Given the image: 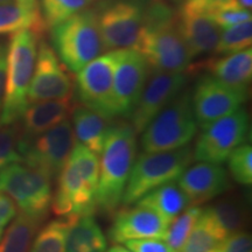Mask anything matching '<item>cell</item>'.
<instances>
[{
    "mask_svg": "<svg viewBox=\"0 0 252 252\" xmlns=\"http://www.w3.org/2000/svg\"><path fill=\"white\" fill-rule=\"evenodd\" d=\"M75 143L72 125L69 119H65L28 143L18 145V151L21 162L53 180L67 163Z\"/></svg>",
    "mask_w": 252,
    "mask_h": 252,
    "instance_id": "cell-10",
    "label": "cell"
},
{
    "mask_svg": "<svg viewBox=\"0 0 252 252\" xmlns=\"http://www.w3.org/2000/svg\"><path fill=\"white\" fill-rule=\"evenodd\" d=\"M43 220L18 212L0 238V252H31L32 244Z\"/></svg>",
    "mask_w": 252,
    "mask_h": 252,
    "instance_id": "cell-25",
    "label": "cell"
},
{
    "mask_svg": "<svg viewBox=\"0 0 252 252\" xmlns=\"http://www.w3.org/2000/svg\"><path fill=\"white\" fill-rule=\"evenodd\" d=\"M70 217H60L36 232L31 252H67L65 241Z\"/></svg>",
    "mask_w": 252,
    "mask_h": 252,
    "instance_id": "cell-29",
    "label": "cell"
},
{
    "mask_svg": "<svg viewBox=\"0 0 252 252\" xmlns=\"http://www.w3.org/2000/svg\"><path fill=\"white\" fill-rule=\"evenodd\" d=\"M249 135V116L244 108H239L202 128L193 150L194 159L223 163L237 147L247 143Z\"/></svg>",
    "mask_w": 252,
    "mask_h": 252,
    "instance_id": "cell-11",
    "label": "cell"
},
{
    "mask_svg": "<svg viewBox=\"0 0 252 252\" xmlns=\"http://www.w3.org/2000/svg\"><path fill=\"white\" fill-rule=\"evenodd\" d=\"M226 237L209 210L203 209L180 252H210Z\"/></svg>",
    "mask_w": 252,
    "mask_h": 252,
    "instance_id": "cell-26",
    "label": "cell"
},
{
    "mask_svg": "<svg viewBox=\"0 0 252 252\" xmlns=\"http://www.w3.org/2000/svg\"><path fill=\"white\" fill-rule=\"evenodd\" d=\"M176 19L179 31L191 58L215 52L222 30L214 21L209 12L184 0L176 13Z\"/></svg>",
    "mask_w": 252,
    "mask_h": 252,
    "instance_id": "cell-17",
    "label": "cell"
},
{
    "mask_svg": "<svg viewBox=\"0 0 252 252\" xmlns=\"http://www.w3.org/2000/svg\"><path fill=\"white\" fill-rule=\"evenodd\" d=\"M15 2L19 6H21L27 12L32 14L41 15L40 7H39V0H15Z\"/></svg>",
    "mask_w": 252,
    "mask_h": 252,
    "instance_id": "cell-41",
    "label": "cell"
},
{
    "mask_svg": "<svg viewBox=\"0 0 252 252\" xmlns=\"http://www.w3.org/2000/svg\"><path fill=\"white\" fill-rule=\"evenodd\" d=\"M133 49L144 56L153 71L185 72L193 60L179 31L176 14L165 0L147 2Z\"/></svg>",
    "mask_w": 252,
    "mask_h": 252,
    "instance_id": "cell-1",
    "label": "cell"
},
{
    "mask_svg": "<svg viewBox=\"0 0 252 252\" xmlns=\"http://www.w3.org/2000/svg\"><path fill=\"white\" fill-rule=\"evenodd\" d=\"M210 252H252L251 236L244 230L236 232L223 239Z\"/></svg>",
    "mask_w": 252,
    "mask_h": 252,
    "instance_id": "cell-36",
    "label": "cell"
},
{
    "mask_svg": "<svg viewBox=\"0 0 252 252\" xmlns=\"http://www.w3.org/2000/svg\"><path fill=\"white\" fill-rule=\"evenodd\" d=\"M7 50L8 45L0 42V110H1L2 99H4L6 72H7Z\"/></svg>",
    "mask_w": 252,
    "mask_h": 252,
    "instance_id": "cell-39",
    "label": "cell"
},
{
    "mask_svg": "<svg viewBox=\"0 0 252 252\" xmlns=\"http://www.w3.org/2000/svg\"><path fill=\"white\" fill-rule=\"evenodd\" d=\"M210 75L225 86L248 93L252 77L251 47L234 54L223 55L207 63Z\"/></svg>",
    "mask_w": 252,
    "mask_h": 252,
    "instance_id": "cell-21",
    "label": "cell"
},
{
    "mask_svg": "<svg viewBox=\"0 0 252 252\" xmlns=\"http://www.w3.org/2000/svg\"><path fill=\"white\" fill-rule=\"evenodd\" d=\"M207 209L226 236L243 231L247 225V209L238 198L224 197Z\"/></svg>",
    "mask_w": 252,
    "mask_h": 252,
    "instance_id": "cell-27",
    "label": "cell"
},
{
    "mask_svg": "<svg viewBox=\"0 0 252 252\" xmlns=\"http://www.w3.org/2000/svg\"><path fill=\"white\" fill-rule=\"evenodd\" d=\"M191 94H178L141 132L144 152L171 151L187 146L197 133Z\"/></svg>",
    "mask_w": 252,
    "mask_h": 252,
    "instance_id": "cell-7",
    "label": "cell"
},
{
    "mask_svg": "<svg viewBox=\"0 0 252 252\" xmlns=\"http://www.w3.org/2000/svg\"><path fill=\"white\" fill-rule=\"evenodd\" d=\"M50 31L53 49L68 70L80 71L105 53L96 9H84Z\"/></svg>",
    "mask_w": 252,
    "mask_h": 252,
    "instance_id": "cell-5",
    "label": "cell"
},
{
    "mask_svg": "<svg viewBox=\"0 0 252 252\" xmlns=\"http://www.w3.org/2000/svg\"><path fill=\"white\" fill-rule=\"evenodd\" d=\"M231 2L239 8L249 9V11H251L252 0H231Z\"/></svg>",
    "mask_w": 252,
    "mask_h": 252,
    "instance_id": "cell-42",
    "label": "cell"
},
{
    "mask_svg": "<svg viewBox=\"0 0 252 252\" xmlns=\"http://www.w3.org/2000/svg\"><path fill=\"white\" fill-rule=\"evenodd\" d=\"M191 1H194V4H196L198 7L206 9L207 12L212 13L213 11H215L220 6L229 4L231 0H191Z\"/></svg>",
    "mask_w": 252,
    "mask_h": 252,
    "instance_id": "cell-40",
    "label": "cell"
},
{
    "mask_svg": "<svg viewBox=\"0 0 252 252\" xmlns=\"http://www.w3.org/2000/svg\"><path fill=\"white\" fill-rule=\"evenodd\" d=\"M106 252H133L131 251L130 249H127L126 247H122V245H113L111 249H109Z\"/></svg>",
    "mask_w": 252,
    "mask_h": 252,
    "instance_id": "cell-43",
    "label": "cell"
},
{
    "mask_svg": "<svg viewBox=\"0 0 252 252\" xmlns=\"http://www.w3.org/2000/svg\"><path fill=\"white\" fill-rule=\"evenodd\" d=\"M72 81L67 67L45 41L37 45L35 68L32 77L28 104L49 99L71 98Z\"/></svg>",
    "mask_w": 252,
    "mask_h": 252,
    "instance_id": "cell-14",
    "label": "cell"
},
{
    "mask_svg": "<svg viewBox=\"0 0 252 252\" xmlns=\"http://www.w3.org/2000/svg\"><path fill=\"white\" fill-rule=\"evenodd\" d=\"M186 83L187 75L185 72L150 71L140 98L130 117L135 134L145 130L158 113L181 93Z\"/></svg>",
    "mask_w": 252,
    "mask_h": 252,
    "instance_id": "cell-16",
    "label": "cell"
},
{
    "mask_svg": "<svg viewBox=\"0 0 252 252\" xmlns=\"http://www.w3.org/2000/svg\"><path fill=\"white\" fill-rule=\"evenodd\" d=\"M45 28L41 15L32 14L15 1L0 5V35L14 34L23 30L41 33Z\"/></svg>",
    "mask_w": 252,
    "mask_h": 252,
    "instance_id": "cell-28",
    "label": "cell"
},
{
    "mask_svg": "<svg viewBox=\"0 0 252 252\" xmlns=\"http://www.w3.org/2000/svg\"><path fill=\"white\" fill-rule=\"evenodd\" d=\"M176 184L188 198L189 206H200L226 191L230 187L228 173L220 163L198 161L189 165Z\"/></svg>",
    "mask_w": 252,
    "mask_h": 252,
    "instance_id": "cell-18",
    "label": "cell"
},
{
    "mask_svg": "<svg viewBox=\"0 0 252 252\" xmlns=\"http://www.w3.org/2000/svg\"><path fill=\"white\" fill-rule=\"evenodd\" d=\"M67 252H106L108 242L94 214L69 216Z\"/></svg>",
    "mask_w": 252,
    "mask_h": 252,
    "instance_id": "cell-23",
    "label": "cell"
},
{
    "mask_svg": "<svg viewBox=\"0 0 252 252\" xmlns=\"http://www.w3.org/2000/svg\"><path fill=\"white\" fill-rule=\"evenodd\" d=\"M12 1H15V0H0V5L7 4V2H12Z\"/></svg>",
    "mask_w": 252,
    "mask_h": 252,
    "instance_id": "cell-44",
    "label": "cell"
},
{
    "mask_svg": "<svg viewBox=\"0 0 252 252\" xmlns=\"http://www.w3.org/2000/svg\"><path fill=\"white\" fill-rule=\"evenodd\" d=\"M248 93L232 89L212 75L201 77L191 94V104L197 126L207 127L217 119L242 108Z\"/></svg>",
    "mask_w": 252,
    "mask_h": 252,
    "instance_id": "cell-15",
    "label": "cell"
},
{
    "mask_svg": "<svg viewBox=\"0 0 252 252\" xmlns=\"http://www.w3.org/2000/svg\"><path fill=\"white\" fill-rule=\"evenodd\" d=\"M71 110V98L49 99L28 104L19 121L18 145L28 143L68 119Z\"/></svg>",
    "mask_w": 252,
    "mask_h": 252,
    "instance_id": "cell-20",
    "label": "cell"
},
{
    "mask_svg": "<svg viewBox=\"0 0 252 252\" xmlns=\"http://www.w3.org/2000/svg\"><path fill=\"white\" fill-rule=\"evenodd\" d=\"M147 2L146 0H109L96 9L105 52L134 48Z\"/></svg>",
    "mask_w": 252,
    "mask_h": 252,
    "instance_id": "cell-9",
    "label": "cell"
},
{
    "mask_svg": "<svg viewBox=\"0 0 252 252\" xmlns=\"http://www.w3.org/2000/svg\"><path fill=\"white\" fill-rule=\"evenodd\" d=\"M39 33L23 30L12 35L7 50V72L0 126L18 124L28 106V91L35 68Z\"/></svg>",
    "mask_w": 252,
    "mask_h": 252,
    "instance_id": "cell-4",
    "label": "cell"
},
{
    "mask_svg": "<svg viewBox=\"0 0 252 252\" xmlns=\"http://www.w3.org/2000/svg\"><path fill=\"white\" fill-rule=\"evenodd\" d=\"M124 245L133 252H174L163 239L158 238L132 239Z\"/></svg>",
    "mask_w": 252,
    "mask_h": 252,
    "instance_id": "cell-37",
    "label": "cell"
},
{
    "mask_svg": "<svg viewBox=\"0 0 252 252\" xmlns=\"http://www.w3.org/2000/svg\"><path fill=\"white\" fill-rule=\"evenodd\" d=\"M71 117L76 143L82 144L96 156H99L108 135L110 119L82 104L71 110Z\"/></svg>",
    "mask_w": 252,
    "mask_h": 252,
    "instance_id": "cell-22",
    "label": "cell"
},
{
    "mask_svg": "<svg viewBox=\"0 0 252 252\" xmlns=\"http://www.w3.org/2000/svg\"><path fill=\"white\" fill-rule=\"evenodd\" d=\"M135 132L130 124L110 125L98 160L96 208L106 215L116 213L135 160Z\"/></svg>",
    "mask_w": 252,
    "mask_h": 252,
    "instance_id": "cell-2",
    "label": "cell"
},
{
    "mask_svg": "<svg viewBox=\"0 0 252 252\" xmlns=\"http://www.w3.org/2000/svg\"><path fill=\"white\" fill-rule=\"evenodd\" d=\"M194 160L189 145L180 149L160 152H144L134 160L126 184L123 206H131L160 186L176 181Z\"/></svg>",
    "mask_w": 252,
    "mask_h": 252,
    "instance_id": "cell-6",
    "label": "cell"
},
{
    "mask_svg": "<svg viewBox=\"0 0 252 252\" xmlns=\"http://www.w3.org/2000/svg\"><path fill=\"white\" fill-rule=\"evenodd\" d=\"M17 214L18 208L12 198L0 191V238Z\"/></svg>",
    "mask_w": 252,
    "mask_h": 252,
    "instance_id": "cell-38",
    "label": "cell"
},
{
    "mask_svg": "<svg viewBox=\"0 0 252 252\" xmlns=\"http://www.w3.org/2000/svg\"><path fill=\"white\" fill-rule=\"evenodd\" d=\"M0 191L12 198L19 212L45 220L52 207V180L18 161L0 171Z\"/></svg>",
    "mask_w": 252,
    "mask_h": 252,
    "instance_id": "cell-8",
    "label": "cell"
},
{
    "mask_svg": "<svg viewBox=\"0 0 252 252\" xmlns=\"http://www.w3.org/2000/svg\"><path fill=\"white\" fill-rule=\"evenodd\" d=\"M168 223L156 212L135 204L134 208H124L116 213L109 230V238L113 243H125L132 239H165Z\"/></svg>",
    "mask_w": 252,
    "mask_h": 252,
    "instance_id": "cell-19",
    "label": "cell"
},
{
    "mask_svg": "<svg viewBox=\"0 0 252 252\" xmlns=\"http://www.w3.org/2000/svg\"><path fill=\"white\" fill-rule=\"evenodd\" d=\"M135 204L156 212L168 223V225L179 214L189 207L188 198L176 181L168 182L153 189L135 202Z\"/></svg>",
    "mask_w": 252,
    "mask_h": 252,
    "instance_id": "cell-24",
    "label": "cell"
},
{
    "mask_svg": "<svg viewBox=\"0 0 252 252\" xmlns=\"http://www.w3.org/2000/svg\"><path fill=\"white\" fill-rule=\"evenodd\" d=\"M96 0H39L43 26L52 30L72 15L87 9Z\"/></svg>",
    "mask_w": 252,
    "mask_h": 252,
    "instance_id": "cell-30",
    "label": "cell"
},
{
    "mask_svg": "<svg viewBox=\"0 0 252 252\" xmlns=\"http://www.w3.org/2000/svg\"><path fill=\"white\" fill-rule=\"evenodd\" d=\"M150 65L139 52L123 49L113 77V117L130 118L150 75Z\"/></svg>",
    "mask_w": 252,
    "mask_h": 252,
    "instance_id": "cell-13",
    "label": "cell"
},
{
    "mask_svg": "<svg viewBox=\"0 0 252 252\" xmlns=\"http://www.w3.org/2000/svg\"><path fill=\"white\" fill-rule=\"evenodd\" d=\"M122 50H109L76 72V93L82 105L112 119L113 77Z\"/></svg>",
    "mask_w": 252,
    "mask_h": 252,
    "instance_id": "cell-12",
    "label": "cell"
},
{
    "mask_svg": "<svg viewBox=\"0 0 252 252\" xmlns=\"http://www.w3.org/2000/svg\"><path fill=\"white\" fill-rule=\"evenodd\" d=\"M210 15H212L214 21L220 27V30L251 20V11L239 8L232 4L231 1L229 4L216 8L215 11L210 13Z\"/></svg>",
    "mask_w": 252,
    "mask_h": 252,
    "instance_id": "cell-35",
    "label": "cell"
},
{
    "mask_svg": "<svg viewBox=\"0 0 252 252\" xmlns=\"http://www.w3.org/2000/svg\"><path fill=\"white\" fill-rule=\"evenodd\" d=\"M251 43L252 20H249L222 30L215 53L219 55L234 54V53L250 48Z\"/></svg>",
    "mask_w": 252,
    "mask_h": 252,
    "instance_id": "cell-32",
    "label": "cell"
},
{
    "mask_svg": "<svg viewBox=\"0 0 252 252\" xmlns=\"http://www.w3.org/2000/svg\"><path fill=\"white\" fill-rule=\"evenodd\" d=\"M18 124L0 126V171L13 162L21 161L18 151Z\"/></svg>",
    "mask_w": 252,
    "mask_h": 252,
    "instance_id": "cell-34",
    "label": "cell"
},
{
    "mask_svg": "<svg viewBox=\"0 0 252 252\" xmlns=\"http://www.w3.org/2000/svg\"><path fill=\"white\" fill-rule=\"evenodd\" d=\"M230 174L235 181L244 186L252 184V147L243 144L228 157Z\"/></svg>",
    "mask_w": 252,
    "mask_h": 252,
    "instance_id": "cell-33",
    "label": "cell"
},
{
    "mask_svg": "<svg viewBox=\"0 0 252 252\" xmlns=\"http://www.w3.org/2000/svg\"><path fill=\"white\" fill-rule=\"evenodd\" d=\"M98 156L75 143L67 163L58 176L52 209L60 217L94 214L98 185Z\"/></svg>",
    "mask_w": 252,
    "mask_h": 252,
    "instance_id": "cell-3",
    "label": "cell"
},
{
    "mask_svg": "<svg viewBox=\"0 0 252 252\" xmlns=\"http://www.w3.org/2000/svg\"><path fill=\"white\" fill-rule=\"evenodd\" d=\"M202 213L198 206H189L169 223L163 241L174 252H180L198 216Z\"/></svg>",
    "mask_w": 252,
    "mask_h": 252,
    "instance_id": "cell-31",
    "label": "cell"
}]
</instances>
